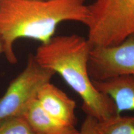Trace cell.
Masks as SVG:
<instances>
[{
  "label": "cell",
  "instance_id": "1",
  "mask_svg": "<svg viewBox=\"0 0 134 134\" xmlns=\"http://www.w3.org/2000/svg\"><path fill=\"white\" fill-rule=\"evenodd\" d=\"M86 0H0V39L8 62H18L14 44L19 38L41 43L54 36L57 28L66 21L85 24Z\"/></svg>",
  "mask_w": 134,
  "mask_h": 134
},
{
  "label": "cell",
  "instance_id": "2",
  "mask_svg": "<svg viewBox=\"0 0 134 134\" xmlns=\"http://www.w3.org/2000/svg\"><path fill=\"white\" fill-rule=\"evenodd\" d=\"M92 47L87 38L78 34L53 36L37 48L34 58L41 66L62 77L83 100L87 115L99 121L118 115L113 100L98 91L88 70Z\"/></svg>",
  "mask_w": 134,
  "mask_h": 134
},
{
  "label": "cell",
  "instance_id": "3",
  "mask_svg": "<svg viewBox=\"0 0 134 134\" xmlns=\"http://www.w3.org/2000/svg\"><path fill=\"white\" fill-rule=\"evenodd\" d=\"M87 6L92 48L115 46L134 34V0H93Z\"/></svg>",
  "mask_w": 134,
  "mask_h": 134
},
{
  "label": "cell",
  "instance_id": "4",
  "mask_svg": "<svg viewBox=\"0 0 134 134\" xmlns=\"http://www.w3.org/2000/svg\"><path fill=\"white\" fill-rule=\"evenodd\" d=\"M55 75L54 71L41 66L34 55L30 54L24 70L10 82L0 98V123L21 115L29 104L37 98L40 89L50 82Z\"/></svg>",
  "mask_w": 134,
  "mask_h": 134
},
{
  "label": "cell",
  "instance_id": "5",
  "mask_svg": "<svg viewBox=\"0 0 134 134\" xmlns=\"http://www.w3.org/2000/svg\"><path fill=\"white\" fill-rule=\"evenodd\" d=\"M88 70L92 81L134 75V34L115 46L92 48Z\"/></svg>",
  "mask_w": 134,
  "mask_h": 134
},
{
  "label": "cell",
  "instance_id": "6",
  "mask_svg": "<svg viewBox=\"0 0 134 134\" xmlns=\"http://www.w3.org/2000/svg\"><path fill=\"white\" fill-rule=\"evenodd\" d=\"M37 99L52 117L66 126L75 127L76 103L54 85L45 84L38 91Z\"/></svg>",
  "mask_w": 134,
  "mask_h": 134
},
{
  "label": "cell",
  "instance_id": "7",
  "mask_svg": "<svg viewBox=\"0 0 134 134\" xmlns=\"http://www.w3.org/2000/svg\"><path fill=\"white\" fill-rule=\"evenodd\" d=\"M93 83L98 91L113 100L117 114L134 110V75H120Z\"/></svg>",
  "mask_w": 134,
  "mask_h": 134
},
{
  "label": "cell",
  "instance_id": "8",
  "mask_svg": "<svg viewBox=\"0 0 134 134\" xmlns=\"http://www.w3.org/2000/svg\"><path fill=\"white\" fill-rule=\"evenodd\" d=\"M21 115L36 134L54 133L69 127L52 117L42 108L37 98L29 104Z\"/></svg>",
  "mask_w": 134,
  "mask_h": 134
},
{
  "label": "cell",
  "instance_id": "9",
  "mask_svg": "<svg viewBox=\"0 0 134 134\" xmlns=\"http://www.w3.org/2000/svg\"><path fill=\"white\" fill-rule=\"evenodd\" d=\"M98 129L100 134H134V116L115 115L99 121Z\"/></svg>",
  "mask_w": 134,
  "mask_h": 134
},
{
  "label": "cell",
  "instance_id": "10",
  "mask_svg": "<svg viewBox=\"0 0 134 134\" xmlns=\"http://www.w3.org/2000/svg\"><path fill=\"white\" fill-rule=\"evenodd\" d=\"M0 134H36L22 115L13 117L0 123Z\"/></svg>",
  "mask_w": 134,
  "mask_h": 134
},
{
  "label": "cell",
  "instance_id": "11",
  "mask_svg": "<svg viewBox=\"0 0 134 134\" xmlns=\"http://www.w3.org/2000/svg\"><path fill=\"white\" fill-rule=\"evenodd\" d=\"M99 120L91 115H87L78 134H100L98 129Z\"/></svg>",
  "mask_w": 134,
  "mask_h": 134
},
{
  "label": "cell",
  "instance_id": "12",
  "mask_svg": "<svg viewBox=\"0 0 134 134\" xmlns=\"http://www.w3.org/2000/svg\"><path fill=\"white\" fill-rule=\"evenodd\" d=\"M78 132L79 131H78L75 128V127H69L62 130H60V131L46 134H78Z\"/></svg>",
  "mask_w": 134,
  "mask_h": 134
},
{
  "label": "cell",
  "instance_id": "13",
  "mask_svg": "<svg viewBox=\"0 0 134 134\" xmlns=\"http://www.w3.org/2000/svg\"><path fill=\"white\" fill-rule=\"evenodd\" d=\"M1 53H3V46L2 42L0 39V54H1Z\"/></svg>",
  "mask_w": 134,
  "mask_h": 134
}]
</instances>
